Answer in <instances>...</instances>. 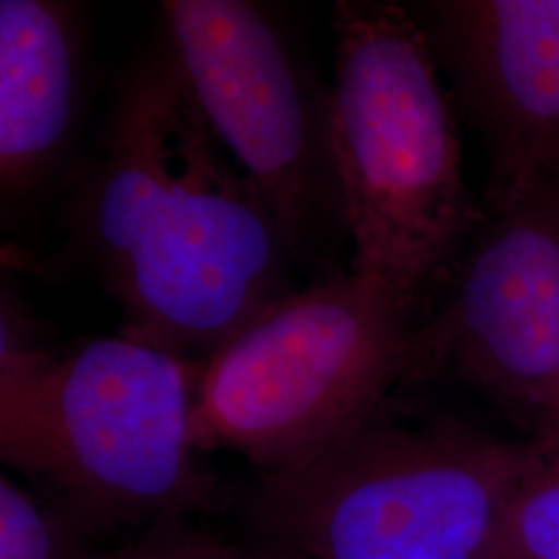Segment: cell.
Instances as JSON below:
<instances>
[{
	"label": "cell",
	"mask_w": 559,
	"mask_h": 559,
	"mask_svg": "<svg viewBox=\"0 0 559 559\" xmlns=\"http://www.w3.org/2000/svg\"><path fill=\"white\" fill-rule=\"evenodd\" d=\"M69 245L122 311L120 334L210 357L297 272L265 201L212 131L166 36L120 78L67 187Z\"/></svg>",
	"instance_id": "cell-1"
},
{
	"label": "cell",
	"mask_w": 559,
	"mask_h": 559,
	"mask_svg": "<svg viewBox=\"0 0 559 559\" xmlns=\"http://www.w3.org/2000/svg\"><path fill=\"white\" fill-rule=\"evenodd\" d=\"M201 367L124 334L46 348L2 299V462L55 489L85 537L203 510L218 487L193 441Z\"/></svg>",
	"instance_id": "cell-2"
},
{
	"label": "cell",
	"mask_w": 559,
	"mask_h": 559,
	"mask_svg": "<svg viewBox=\"0 0 559 559\" xmlns=\"http://www.w3.org/2000/svg\"><path fill=\"white\" fill-rule=\"evenodd\" d=\"M332 133L350 242L348 270L429 318L483 218L456 102L415 7L332 9Z\"/></svg>",
	"instance_id": "cell-3"
},
{
	"label": "cell",
	"mask_w": 559,
	"mask_h": 559,
	"mask_svg": "<svg viewBox=\"0 0 559 559\" xmlns=\"http://www.w3.org/2000/svg\"><path fill=\"white\" fill-rule=\"evenodd\" d=\"M425 320L383 282L342 270L274 300L201 367L200 452L228 450L290 475L311 466L431 373Z\"/></svg>",
	"instance_id": "cell-4"
},
{
	"label": "cell",
	"mask_w": 559,
	"mask_h": 559,
	"mask_svg": "<svg viewBox=\"0 0 559 559\" xmlns=\"http://www.w3.org/2000/svg\"><path fill=\"white\" fill-rule=\"evenodd\" d=\"M540 454L456 420L394 419L385 404L311 466L260 475L249 512L305 559H489Z\"/></svg>",
	"instance_id": "cell-5"
},
{
	"label": "cell",
	"mask_w": 559,
	"mask_h": 559,
	"mask_svg": "<svg viewBox=\"0 0 559 559\" xmlns=\"http://www.w3.org/2000/svg\"><path fill=\"white\" fill-rule=\"evenodd\" d=\"M164 36L212 131L274 216L297 272H342L350 245L330 83L258 2H162Z\"/></svg>",
	"instance_id": "cell-6"
},
{
	"label": "cell",
	"mask_w": 559,
	"mask_h": 559,
	"mask_svg": "<svg viewBox=\"0 0 559 559\" xmlns=\"http://www.w3.org/2000/svg\"><path fill=\"white\" fill-rule=\"evenodd\" d=\"M425 320L429 369H452L559 452V187L496 203Z\"/></svg>",
	"instance_id": "cell-7"
},
{
	"label": "cell",
	"mask_w": 559,
	"mask_h": 559,
	"mask_svg": "<svg viewBox=\"0 0 559 559\" xmlns=\"http://www.w3.org/2000/svg\"><path fill=\"white\" fill-rule=\"evenodd\" d=\"M460 115L487 156L480 203L559 173V0H431L415 7Z\"/></svg>",
	"instance_id": "cell-8"
},
{
	"label": "cell",
	"mask_w": 559,
	"mask_h": 559,
	"mask_svg": "<svg viewBox=\"0 0 559 559\" xmlns=\"http://www.w3.org/2000/svg\"><path fill=\"white\" fill-rule=\"evenodd\" d=\"M87 100V21L62 0L0 2V195L23 212L75 177Z\"/></svg>",
	"instance_id": "cell-9"
},
{
	"label": "cell",
	"mask_w": 559,
	"mask_h": 559,
	"mask_svg": "<svg viewBox=\"0 0 559 559\" xmlns=\"http://www.w3.org/2000/svg\"><path fill=\"white\" fill-rule=\"evenodd\" d=\"M85 539L57 501L0 477V559H83Z\"/></svg>",
	"instance_id": "cell-10"
},
{
	"label": "cell",
	"mask_w": 559,
	"mask_h": 559,
	"mask_svg": "<svg viewBox=\"0 0 559 559\" xmlns=\"http://www.w3.org/2000/svg\"><path fill=\"white\" fill-rule=\"evenodd\" d=\"M489 559H559V452L540 454L516 487Z\"/></svg>",
	"instance_id": "cell-11"
},
{
	"label": "cell",
	"mask_w": 559,
	"mask_h": 559,
	"mask_svg": "<svg viewBox=\"0 0 559 559\" xmlns=\"http://www.w3.org/2000/svg\"><path fill=\"white\" fill-rule=\"evenodd\" d=\"M235 547L187 526L185 519L150 524L141 537L110 549H87L83 559H233Z\"/></svg>",
	"instance_id": "cell-12"
},
{
	"label": "cell",
	"mask_w": 559,
	"mask_h": 559,
	"mask_svg": "<svg viewBox=\"0 0 559 559\" xmlns=\"http://www.w3.org/2000/svg\"><path fill=\"white\" fill-rule=\"evenodd\" d=\"M233 559H286V551H282L274 545H270L265 549H258V551H247V549L235 547V558Z\"/></svg>",
	"instance_id": "cell-13"
},
{
	"label": "cell",
	"mask_w": 559,
	"mask_h": 559,
	"mask_svg": "<svg viewBox=\"0 0 559 559\" xmlns=\"http://www.w3.org/2000/svg\"><path fill=\"white\" fill-rule=\"evenodd\" d=\"M284 551V549H282ZM286 559H305L300 558V556H295V554H290V551H286Z\"/></svg>",
	"instance_id": "cell-14"
},
{
	"label": "cell",
	"mask_w": 559,
	"mask_h": 559,
	"mask_svg": "<svg viewBox=\"0 0 559 559\" xmlns=\"http://www.w3.org/2000/svg\"><path fill=\"white\" fill-rule=\"evenodd\" d=\"M551 180H556V185H558V187H559V173H558V175H556V177H554V179H551Z\"/></svg>",
	"instance_id": "cell-15"
}]
</instances>
